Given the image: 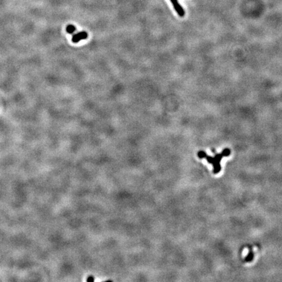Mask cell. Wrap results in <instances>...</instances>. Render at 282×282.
I'll return each mask as SVG.
<instances>
[{
  "label": "cell",
  "instance_id": "6da1fadb",
  "mask_svg": "<svg viewBox=\"0 0 282 282\" xmlns=\"http://www.w3.org/2000/svg\"><path fill=\"white\" fill-rule=\"evenodd\" d=\"M231 150L229 148L224 149L221 154H216L215 157H213L212 156H209L206 154V153L204 151H199L197 153V156L200 159L205 158L207 161L212 164L213 165V173L214 174H218L221 171L222 167H221L220 162L222 161V159L223 157H227L231 154Z\"/></svg>",
  "mask_w": 282,
  "mask_h": 282
},
{
  "label": "cell",
  "instance_id": "5b68a950",
  "mask_svg": "<svg viewBox=\"0 0 282 282\" xmlns=\"http://www.w3.org/2000/svg\"><path fill=\"white\" fill-rule=\"evenodd\" d=\"M75 30H76L75 26L72 25V24L67 25L66 27V32H67V33H68L69 34H73L75 32Z\"/></svg>",
  "mask_w": 282,
  "mask_h": 282
},
{
  "label": "cell",
  "instance_id": "8992f818",
  "mask_svg": "<svg viewBox=\"0 0 282 282\" xmlns=\"http://www.w3.org/2000/svg\"><path fill=\"white\" fill-rule=\"evenodd\" d=\"M87 281H94V278L92 276H90V277H88Z\"/></svg>",
  "mask_w": 282,
  "mask_h": 282
},
{
  "label": "cell",
  "instance_id": "7a4b0ae2",
  "mask_svg": "<svg viewBox=\"0 0 282 282\" xmlns=\"http://www.w3.org/2000/svg\"><path fill=\"white\" fill-rule=\"evenodd\" d=\"M88 37V33L86 32H81L79 33H77L75 35H73L72 37V42H74V43H77V42H80L81 40H84L87 39Z\"/></svg>",
  "mask_w": 282,
  "mask_h": 282
},
{
  "label": "cell",
  "instance_id": "3957f363",
  "mask_svg": "<svg viewBox=\"0 0 282 282\" xmlns=\"http://www.w3.org/2000/svg\"><path fill=\"white\" fill-rule=\"evenodd\" d=\"M170 2L173 3V7L178 15L181 17H183L185 15V11L178 3V0H170Z\"/></svg>",
  "mask_w": 282,
  "mask_h": 282
},
{
  "label": "cell",
  "instance_id": "277c9868",
  "mask_svg": "<svg viewBox=\"0 0 282 282\" xmlns=\"http://www.w3.org/2000/svg\"><path fill=\"white\" fill-rule=\"evenodd\" d=\"M253 258H254V253L253 252L252 249H251V248H249V253L248 254V255H247V257H246V258L244 259V261H246V262H249L252 261Z\"/></svg>",
  "mask_w": 282,
  "mask_h": 282
},
{
  "label": "cell",
  "instance_id": "52a82bcc",
  "mask_svg": "<svg viewBox=\"0 0 282 282\" xmlns=\"http://www.w3.org/2000/svg\"><path fill=\"white\" fill-rule=\"evenodd\" d=\"M212 152L214 154V153H216V150H214V149H212Z\"/></svg>",
  "mask_w": 282,
  "mask_h": 282
}]
</instances>
